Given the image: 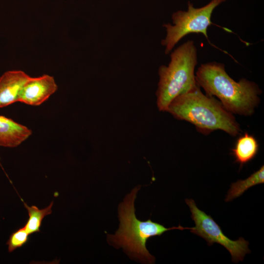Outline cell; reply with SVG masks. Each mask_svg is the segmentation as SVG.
I'll return each mask as SVG.
<instances>
[{
    "label": "cell",
    "instance_id": "6da1fadb",
    "mask_svg": "<svg viewBox=\"0 0 264 264\" xmlns=\"http://www.w3.org/2000/svg\"><path fill=\"white\" fill-rule=\"evenodd\" d=\"M195 79L206 95L218 97L232 114L251 115L260 102L259 95L262 91L258 85L244 78L235 81L227 73L223 64L212 62L201 64Z\"/></svg>",
    "mask_w": 264,
    "mask_h": 264
},
{
    "label": "cell",
    "instance_id": "7a4b0ae2",
    "mask_svg": "<svg viewBox=\"0 0 264 264\" xmlns=\"http://www.w3.org/2000/svg\"><path fill=\"white\" fill-rule=\"evenodd\" d=\"M166 111L177 119L192 123L205 134L220 130L236 136L241 132L233 114L213 96L204 94L198 86L176 97Z\"/></svg>",
    "mask_w": 264,
    "mask_h": 264
},
{
    "label": "cell",
    "instance_id": "3957f363",
    "mask_svg": "<svg viewBox=\"0 0 264 264\" xmlns=\"http://www.w3.org/2000/svg\"><path fill=\"white\" fill-rule=\"evenodd\" d=\"M140 186L135 187L127 195L118 207L119 227L114 235H107L108 242L116 248L122 247L131 259L144 263L154 264L155 258L147 250L146 243L152 237L160 236L164 232L173 229H191L179 225L166 228L164 225L149 219L141 221L135 214L134 200Z\"/></svg>",
    "mask_w": 264,
    "mask_h": 264
},
{
    "label": "cell",
    "instance_id": "277c9868",
    "mask_svg": "<svg viewBox=\"0 0 264 264\" xmlns=\"http://www.w3.org/2000/svg\"><path fill=\"white\" fill-rule=\"evenodd\" d=\"M170 58L168 66L162 65L158 69L156 104L163 111H167L176 97L198 86L195 74L197 49L193 41L188 40L177 47L171 53Z\"/></svg>",
    "mask_w": 264,
    "mask_h": 264
},
{
    "label": "cell",
    "instance_id": "5b68a950",
    "mask_svg": "<svg viewBox=\"0 0 264 264\" xmlns=\"http://www.w3.org/2000/svg\"><path fill=\"white\" fill-rule=\"evenodd\" d=\"M226 0H211L200 8L194 7L192 3L188 2L187 11L179 10L172 15L173 24L165 23L166 35L161 42L165 46V53L169 54L175 45L183 37L191 33L202 34L208 40L207 30L212 24L211 17L214 9Z\"/></svg>",
    "mask_w": 264,
    "mask_h": 264
},
{
    "label": "cell",
    "instance_id": "8992f818",
    "mask_svg": "<svg viewBox=\"0 0 264 264\" xmlns=\"http://www.w3.org/2000/svg\"><path fill=\"white\" fill-rule=\"evenodd\" d=\"M185 202L195 223V226L191 228V232L203 238L209 245L217 243L224 246L230 253L233 262L242 261L245 254L250 252L248 242L242 237L236 241L230 239L210 215L197 206L193 199H186Z\"/></svg>",
    "mask_w": 264,
    "mask_h": 264
},
{
    "label": "cell",
    "instance_id": "52a82bcc",
    "mask_svg": "<svg viewBox=\"0 0 264 264\" xmlns=\"http://www.w3.org/2000/svg\"><path fill=\"white\" fill-rule=\"evenodd\" d=\"M58 86L53 76L44 74L31 77L22 88L18 102L38 106L47 100L56 92Z\"/></svg>",
    "mask_w": 264,
    "mask_h": 264
},
{
    "label": "cell",
    "instance_id": "ba28073f",
    "mask_svg": "<svg viewBox=\"0 0 264 264\" xmlns=\"http://www.w3.org/2000/svg\"><path fill=\"white\" fill-rule=\"evenodd\" d=\"M31 77L22 70H10L0 77V108L18 102L20 91Z\"/></svg>",
    "mask_w": 264,
    "mask_h": 264
},
{
    "label": "cell",
    "instance_id": "9c48e42d",
    "mask_svg": "<svg viewBox=\"0 0 264 264\" xmlns=\"http://www.w3.org/2000/svg\"><path fill=\"white\" fill-rule=\"evenodd\" d=\"M27 127L0 115V146L14 148L26 140L32 134Z\"/></svg>",
    "mask_w": 264,
    "mask_h": 264
},
{
    "label": "cell",
    "instance_id": "30bf717a",
    "mask_svg": "<svg viewBox=\"0 0 264 264\" xmlns=\"http://www.w3.org/2000/svg\"><path fill=\"white\" fill-rule=\"evenodd\" d=\"M258 149L259 145L255 138L247 132H245L238 139L232 151L235 161L242 166L256 156Z\"/></svg>",
    "mask_w": 264,
    "mask_h": 264
},
{
    "label": "cell",
    "instance_id": "8fae6325",
    "mask_svg": "<svg viewBox=\"0 0 264 264\" xmlns=\"http://www.w3.org/2000/svg\"><path fill=\"white\" fill-rule=\"evenodd\" d=\"M264 183V166L263 165L259 170L257 171L246 179L238 180L230 185L225 201H230L241 196L249 188L256 185Z\"/></svg>",
    "mask_w": 264,
    "mask_h": 264
},
{
    "label": "cell",
    "instance_id": "7c38bea8",
    "mask_svg": "<svg viewBox=\"0 0 264 264\" xmlns=\"http://www.w3.org/2000/svg\"><path fill=\"white\" fill-rule=\"evenodd\" d=\"M53 204V202L52 201L47 207L40 209L36 206H29L24 203L29 216V219L24 227L29 235L40 231L43 220L52 213L51 208Z\"/></svg>",
    "mask_w": 264,
    "mask_h": 264
},
{
    "label": "cell",
    "instance_id": "4fadbf2b",
    "mask_svg": "<svg viewBox=\"0 0 264 264\" xmlns=\"http://www.w3.org/2000/svg\"><path fill=\"white\" fill-rule=\"evenodd\" d=\"M29 235L24 227L20 228L13 232L10 236L6 243L8 245V251L11 252L26 243L28 241Z\"/></svg>",
    "mask_w": 264,
    "mask_h": 264
}]
</instances>
